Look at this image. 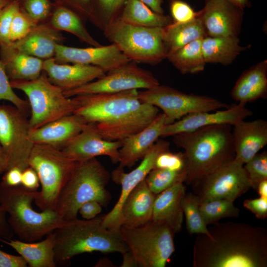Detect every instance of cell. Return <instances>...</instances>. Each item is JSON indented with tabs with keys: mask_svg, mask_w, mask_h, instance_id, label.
Here are the masks:
<instances>
[{
	"mask_svg": "<svg viewBox=\"0 0 267 267\" xmlns=\"http://www.w3.org/2000/svg\"><path fill=\"white\" fill-rule=\"evenodd\" d=\"M210 236L197 234L192 254L194 267H266L267 231L240 222L213 224Z\"/></svg>",
	"mask_w": 267,
	"mask_h": 267,
	"instance_id": "1",
	"label": "cell"
},
{
	"mask_svg": "<svg viewBox=\"0 0 267 267\" xmlns=\"http://www.w3.org/2000/svg\"><path fill=\"white\" fill-rule=\"evenodd\" d=\"M137 89L73 96L74 112L93 124L108 141H122L142 130L158 116V108L140 100Z\"/></svg>",
	"mask_w": 267,
	"mask_h": 267,
	"instance_id": "2",
	"label": "cell"
},
{
	"mask_svg": "<svg viewBox=\"0 0 267 267\" xmlns=\"http://www.w3.org/2000/svg\"><path fill=\"white\" fill-rule=\"evenodd\" d=\"M231 125H216L174 136L186 159L185 181L192 184L235 157Z\"/></svg>",
	"mask_w": 267,
	"mask_h": 267,
	"instance_id": "3",
	"label": "cell"
},
{
	"mask_svg": "<svg viewBox=\"0 0 267 267\" xmlns=\"http://www.w3.org/2000/svg\"><path fill=\"white\" fill-rule=\"evenodd\" d=\"M103 216L90 220L77 218L67 221L53 231L56 264L65 263L84 253L99 252L122 254L129 250L120 232L103 226Z\"/></svg>",
	"mask_w": 267,
	"mask_h": 267,
	"instance_id": "4",
	"label": "cell"
},
{
	"mask_svg": "<svg viewBox=\"0 0 267 267\" xmlns=\"http://www.w3.org/2000/svg\"><path fill=\"white\" fill-rule=\"evenodd\" d=\"M35 191L0 182V204L8 215V223L14 234L25 242L39 241L66 222L55 210L36 211L32 205Z\"/></svg>",
	"mask_w": 267,
	"mask_h": 267,
	"instance_id": "5",
	"label": "cell"
},
{
	"mask_svg": "<svg viewBox=\"0 0 267 267\" xmlns=\"http://www.w3.org/2000/svg\"><path fill=\"white\" fill-rule=\"evenodd\" d=\"M109 172L94 158L76 162L56 202L54 210L66 221L77 218L80 207L94 200L106 206L111 197L106 189Z\"/></svg>",
	"mask_w": 267,
	"mask_h": 267,
	"instance_id": "6",
	"label": "cell"
},
{
	"mask_svg": "<svg viewBox=\"0 0 267 267\" xmlns=\"http://www.w3.org/2000/svg\"><path fill=\"white\" fill-rule=\"evenodd\" d=\"M103 31L131 61L155 65L167 58L164 28L136 26L118 18Z\"/></svg>",
	"mask_w": 267,
	"mask_h": 267,
	"instance_id": "7",
	"label": "cell"
},
{
	"mask_svg": "<svg viewBox=\"0 0 267 267\" xmlns=\"http://www.w3.org/2000/svg\"><path fill=\"white\" fill-rule=\"evenodd\" d=\"M76 162L62 150L34 144L28 165L37 173L41 185V190L35 191L34 201L40 210H54Z\"/></svg>",
	"mask_w": 267,
	"mask_h": 267,
	"instance_id": "8",
	"label": "cell"
},
{
	"mask_svg": "<svg viewBox=\"0 0 267 267\" xmlns=\"http://www.w3.org/2000/svg\"><path fill=\"white\" fill-rule=\"evenodd\" d=\"M119 232L137 267H165L175 252V233L164 222L151 221L136 227L122 225Z\"/></svg>",
	"mask_w": 267,
	"mask_h": 267,
	"instance_id": "9",
	"label": "cell"
},
{
	"mask_svg": "<svg viewBox=\"0 0 267 267\" xmlns=\"http://www.w3.org/2000/svg\"><path fill=\"white\" fill-rule=\"evenodd\" d=\"M10 83L13 89L23 91L28 97L31 130L73 114L76 108L74 98L66 96L60 88L49 82L44 72L33 80Z\"/></svg>",
	"mask_w": 267,
	"mask_h": 267,
	"instance_id": "10",
	"label": "cell"
},
{
	"mask_svg": "<svg viewBox=\"0 0 267 267\" xmlns=\"http://www.w3.org/2000/svg\"><path fill=\"white\" fill-rule=\"evenodd\" d=\"M138 96L141 101L163 110L166 116V125L191 113L213 111L229 106L215 98L187 94L160 85L154 88L138 91Z\"/></svg>",
	"mask_w": 267,
	"mask_h": 267,
	"instance_id": "11",
	"label": "cell"
},
{
	"mask_svg": "<svg viewBox=\"0 0 267 267\" xmlns=\"http://www.w3.org/2000/svg\"><path fill=\"white\" fill-rule=\"evenodd\" d=\"M24 113L13 105H0V145L6 154L7 169L29 167L34 144L30 138L31 128Z\"/></svg>",
	"mask_w": 267,
	"mask_h": 267,
	"instance_id": "12",
	"label": "cell"
},
{
	"mask_svg": "<svg viewBox=\"0 0 267 267\" xmlns=\"http://www.w3.org/2000/svg\"><path fill=\"white\" fill-rule=\"evenodd\" d=\"M160 85L152 72L129 62L105 73L102 77L77 89L63 91L68 97L77 95L117 93L132 89H147Z\"/></svg>",
	"mask_w": 267,
	"mask_h": 267,
	"instance_id": "13",
	"label": "cell"
},
{
	"mask_svg": "<svg viewBox=\"0 0 267 267\" xmlns=\"http://www.w3.org/2000/svg\"><path fill=\"white\" fill-rule=\"evenodd\" d=\"M192 184L199 202L217 199L234 202L251 188L243 165L234 159Z\"/></svg>",
	"mask_w": 267,
	"mask_h": 267,
	"instance_id": "14",
	"label": "cell"
},
{
	"mask_svg": "<svg viewBox=\"0 0 267 267\" xmlns=\"http://www.w3.org/2000/svg\"><path fill=\"white\" fill-rule=\"evenodd\" d=\"M169 150L170 143L166 140L158 139L142 159L140 164L133 171L126 173L123 168L118 167L112 172V179L115 182L121 185V192L112 209L103 216L102 223L104 227L119 232L121 210L127 197L154 168L157 156L161 153Z\"/></svg>",
	"mask_w": 267,
	"mask_h": 267,
	"instance_id": "15",
	"label": "cell"
},
{
	"mask_svg": "<svg viewBox=\"0 0 267 267\" xmlns=\"http://www.w3.org/2000/svg\"><path fill=\"white\" fill-rule=\"evenodd\" d=\"M60 64H81L93 65L105 73L131 61L114 44L107 45L79 48L58 44L53 57Z\"/></svg>",
	"mask_w": 267,
	"mask_h": 267,
	"instance_id": "16",
	"label": "cell"
},
{
	"mask_svg": "<svg viewBox=\"0 0 267 267\" xmlns=\"http://www.w3.org/2000/svg\"><path fill=\"white\" fill-rule=\"evenodd\" d=\"M199 11L207 36H237L242 26L244 9L228 0H205Z\"/></svg>",
	"mask_w": 267,
	"mask_h": 267,
	"instance_id": "17",
	"label": "cell"
},
{
	"mask_svg": "<svg viewBox=\"0 0 267 267\" xmlns=\"http://www.w3.org/2000/svg\"><path fill=\"white\" fill-rule=\"evenodd\" d=\"M210 112L191 113L173 123L166 125L161 137L173 136L212 125H229L233 126L253 114L252 111L246 107V104L242 103L232 104L225 110Z\"/></svg>",
	"mask_w": 267,
	"mask_h": 267,
	"instance_id": "18",
	"label": "cell"
},
{
	"mask_svg": "<svg viewBox=\"0 0 267 267\" xmlns=\"http://www.w3.org/2000/svg\"><path fill=\"white\" fill-rule=\"evenodd\" d=\"M122 141H108L104 139L95 125L88 123L87 127L73 138L62 150L75 162H80L106 156L112 162L119 161V149Z\"/></svg>",
	"mask_w": 267,
	"mask_h": 267,
	"instance_id": "19",
	"label": "cell"
},
{
	"mask_svg": "<svg viewBox=\"0 0 267 267\" xmlns=\"http://www.w3.org/2000/svg\"><path fill=\"white\" fill-rule=\"evenodd\" d=\"M49 82L63 91L72 90L103 76L100 68L81 64H60L54 58L44 60L43 71Z\"/></svg>",
	"mask_w": 267,
	"mask_h": 267,
	"instance_id": "20",
	"label": "cell"
},
{
	"mask_svg": "<svg viewBox=\"0 0 267 267\" xmlns=\"http://www.w3.org/2000/svg\"><path fill=\"white\" fill-rule=\"evenodd\" d=\"M88 124L83 118L73 113L31 130L30 138L34 144L62 150Z\"/></svg>",
	"mask_w": 267,
	"mask_h": 267,
	"instance_id": "21",
	"label": "cell"
},
{
	"mask_svg": "<svg viewBox=\"0 0 267 267\" xmlns=\"http://www.w3.org/2000/svg\"><path fill=\"white\" fill-rule=\"evenodd\" d=\"M233 126L234 160L244 165L267 144V122L242 120Z\"/></svg>",
	"mask_w": 267,
	"mask_h": 267,
	"instance_id": "22",
	"label": "cell"
},
{
	"mask_svg": "<svg viewBox=\"0 0 267 267\" xmlns=\"http://www.w3.org/2000/svg\"><path fill=\"white\" fill-rule=\"evenodd\" d=\"M166 124V116L159 113L147 126L122 141L119 149V167L131 168L142 159L161 137Z\"/></svg>",
	"mask_w": 267,
	"mask_h": 267,
	"instance_id": "23",
	"label": "cell"
},
{
	"mask_svg": "<svg viewBox=\"0 0 267 267\" xmlns=\"http://www.w3.org/2000/svg\"><path fill=\"white\" fill-rule=\"evenodd\" d=\"M65 38L47 22L37 24L23 38L11 43L17 49L43 60L53 58L57 44Z\"/></svg>",
	"mask_w": 267,
	"mask_h": 267,
	"instance_id": "24",
	"label": "cell"
},
{
	"mask_svg": "<svg viewBox=\"0 0 267 267\" xmlns=\"http://www.w3.org/2000/svg\"><path fill=\"white\" fill-rule=\"evenodd\" d=\"M155 196L145 179L140 182L129 193L122 205L121 226L136 227L150 222Z\"/></svg>",
	"mask_w": 267,
	"mask_h": 267,
	"instance_id": "25",
	"label": "cell"
},
{
	"mask_svg": "<svg viewBox=\"0 0 267 267\" xmlns=\"http://www.w3.org/2000/svg\"><path fill=\"white\" fill-rule=\"evenodd\" d=\"M183 182H178L156 195L151 221L167 223L176 233L182 227L183 212L182 203L185 194Z\"/></svg>",
	"mask_w": 267,
	"mask_h": 267,
	"instance_id": "26",
	"label": "cell"
},
{
	"mask_svg": "<svg viewBox=\"0 0 267 267\" xmlns=\"http://www.w3.org/2000/svg\"><path fill=\"white\" fill-rule=\"evenodd\" d=\"M0 60L10 82L33 80L43 71V60L20 51L11 43L0 46Z\"/></svg>",
	"mask_w": 267,
	"mask_h": 267,
	"instance_id": "27",
	"label": "cell"
},
{
	"mask_svg": "<svg viewBox=\"0 0 267 267\" xmlns=\"http://www.w3.org/2000/svg\"><path fill=\"white\" fill-rule=\"evenodd\" d=\"M238 103L246 104L267 95V60L260 61L244 71L231 92Z\"/></svg>",
	"mask_w": 267,
	"mask_h": 267,
	"instance_id": "28",
	"label": "cell"
},
{
	"mask_svg": "<svg viewBox=\"0 0 267 267\" xmlns=\"http://www.w3.org/2000/svg\"><path fill=\"white\" fill-rule=\"evenodd\" d=\"M1 242L15 250L30 267H55L57 265L53 232L40 241L25 242L10 239Z\"/></svg>",
	"mask_w": 267,
	"mask_h": 267,
	"instance_id": "29",
	"label": "cell"
},
{
	"mask_svg": "<svg viewBox=\"0 0 267 267\" xmlns=\"http://www.w3.org/2000/svg\"><path fill=\"white\" fill-rule=\"evenodd\" d=\"M250 46H242L237 36H206L201 43L206 63H219L225 66L230 64Z\"/></svg>",
	"mask_w": 267,
	"mask_h": 267,
	"instance_id": "30",
	"label": "cell"
},
{
	"mask_svg": "<svg viewBox=\"0 0 267 267\" xmlns=\"http://www.w3.org/2000/svg\"><path fill=\"white\" fill-rule=\"evenodd\" d=\"M83 19L72 10L54 4L47 22L59 31L69 32L77 37L81 41L91 46H98L100 44L89 33Z\"/></svg>",
	"mask_w": 267,
	"mask_h": 267,
	"instance_id": "31",
	"label": "cell"
},
{
	"mask_svg": "<svg viewBox=\"0 0 267 267\" xmlns=\"http://www.w3.org/2000/svg\"><path fill=\"white\" fill-rule=\"evenodd\" d=\"M207 36L203 24L198 17L184 23L173 21L164 28V41L168 54L188 43Z\"/></svg>",
	"mask_w": 267,
	"mask_h": 267,
	"instance_id": "32",
	"label": "cell"
},
{
	"mask_svg": "<svg viewBox=\"0 0 267 267\" xmlns=\"http://www.w3.org/2000/svg\"><path fill=\"white\" fill-rule=\"evenodd\" d=\"M118 18L128 24L145 27L164 28L173 21L171 16L154 11L140 0H127Z\"/></svg>",
	"mask_w": 267,
	"mask_h": 267,
	"instance_id": "33",
	"label": "cell"
},
{
	"mask_svg": "<svg viewBox=\"0 0 267 267\" xmlns=\"http://www.w3.org/2000/svg\"><path fill=\"white\" fill-rule=\"evenodd\" d=\"M203 39L194 40L168 54L167 58L182 74L203 71L206 65L201 48Z\"/></svg>",
	"mask_w": 267,
	"mask_h": 267,
	"instance_id": "34",
	"label": "cell"
},
{
	"mask_svg": "<svg viewBox=\"0 0 267 267\" xmlns=\"http://www.w3.org/2000/svg\"><path fill=\"white\" fill-rule=\"evenodd\" d=\"M199 210L207 225L216 223L224 218H236L240 213L233 202L222 199L199 202Z\"/></svg>",
	"mask_w": 267,
	"mask_h": 267,
	"instance_id": "35",
	"label": "cell"
},
{
	"mask_svg": "<svg viewBox=\"0 0 267 267\" xmlns=\"http://www.w3.org/2000/svg\"><path fill=\"white\" fill-rule=\"evenodd\" d=\"M182 206L189 234H204L210 236L207 225L199 210V200L197 196L192 193H185Z\"/></svg>",
	"mask_w": 267,
	"mask_h": 267,
	"instance_id": "36",
	"label": "cell"
},
{
	"mask_svg": "<svg viewBox=\"0 0 267 267\" xmlns=\"http://www.w3.org/2000/svg\"><path fill=\"white\" fill-rule=\"evenodd\" d=\"M185 177L184 171L153 168L144 179L151 191L156 195L178 182H184Z\"/></svg>",
	"mask_w": 267,
	"mask_h": 267,
	"instance_id": "37",
	"label": "cell"
},
{
	"mask_svg": "<svg viewBox=\"0 0 267 267\" xmlns=\"http://www.w3.org/2000/svg\"><path fill=\"white\" fill-rule=\"evenodd\" d=\"M127 0H92L95 26L104 30L118 18Z\"/></svg>",
	"mask_w": 267,
	"mask_h": 267,
	"instance_id": "38",
	"label": "cell"
},
{
	"mask_svg": "<svg viewBox=\"0 0 267 267\" xmlns=\"http://www.w3.org/2000/svg\"><path fill=\"white\" fill-rule=\"evenodd\" d=\"M54 3L50 0H20L19 9L37 24L48 21Z\"/></svg>",
	"mask_w": 267,
	"mask_h": 267,
	"instance_id": "39",
	"label": "cell"
},
{
	"mask_svg": "<svg viewBox=\"0 0 267 267\" xmlns=\"http://www.w3.org/2000/svg\"><path fill=\"white\" fill-rule=\"evenodd\" d=\"M251 188L256 190L259 183L267 179V152L258 153L243 165Z\"/></svg>",
	"mask_w": 267,
	"mask_h": 267,
	"instance_id": "40",
	"label": "cell"
},
{
	"mask_svg": "<svg viewBox=\"0 0 267 267\" xmlns=\"http://www.w3.org/2000/svg\"><path fill=\"white\" fill-rule=\"evenodd\" d=\"M1 100L10 102L27 116L30 113L28 101L21 98L14 92L0 60V100Z\"/></svg>",
	"mask_w": 267,
	"mask_h": 267,
	"instance_id": "41",
	"label": "cell"
},
{
	"mask_svg": "<svg viewBox=\"0 0 267 267\" xmlns=\"http://www.w3.org/2000/svg\"><path fill=\"white\" fill-rule=\"evenodd\" d=\"M186 159L183 153H173L167 150L156 158L154 168L186 172Z\"/></svg>",
	"mask_w": 267,
	"mask_h": 267,
	"instance_id": "42",
	"label": "cell"
},
{
	"mask_svg": "<svg viewBox=\"0 0 267 267\" xmlns=\"http://www.w3.org/2000/svg\"><path fill=\"white\" fill-rule=\"evenodd\" d=\"M36 25L19 9L15 14L11 24L9 34L10 42L13 43L23 38Z\"/></svg>",
	"mask_w": 267,
	"mask_h": 267,
	"instance_id": "43",
	"label": "cell"
},
{
	"mask_svg": "<svg viewBox=\"0 0 267 267\" xmlns=\"http://www.w3.org/2000/svg\"><path fill=\"white\" fill-rule=\"evenodd\" d=\"M20 0H12L0 11V46L11 42L9 34L11 24L16 12L19 9Z\"/></svg>",
	"mask_w": 267,
	"mask_h": 267,
	"instance_id": "44",
	"label": "cell"
},
{
	"mask_svg": "<svg viewBox=\"0 0 267 267\" xmlns=\"http://www.w3.org/2000/svg\"><path fill=\"white\" fill-rule=\"evenodd\" d=\"M54 4L66 7L78 14L84 21L95 25L92 0H50Z\"/></svg>",
	"mask_w": 267,
	"mask_h": 267,
	"instance_id": "45",
	"label": "cell"
},
{
	"mask_svg": "<svg viewBox=\"0 0 267 267\" xmlns=\"http://www.w3.org/2000/svg\"><path fill=\"white\" fill-rule=\"evenodd\" d=\"M170 10L174 22H187L198 17L199 11H195L186 2L182 0H171Z\"/></svg>",
	"mask_w": 267,
	"mask_h": 267,
	"instance_id": "46",
	"label": "cell"
},
{
	"mask_svg": "<svg viewBox=\"0 0 267 267\" xmlns=\"http://www.w3.org/2000/svg\"><path fill=\"white\" fill-rule=\"evenodd\" d=\"M245 208L253 213L259 219L267 217V198L260 197L253 199H246L243 202Z\"/></svg>",
	"mask_w": 267,
	"mask_h": 267,
	"instance_id": "47",
	"label": "cell"
},
{
	"mask_svg": "<svg viewBox=\"0 0 267 267\" xmlns=\"http://www.w3.org/2000/svg\"><path fill=\"white\" fill-rule=\"evenodd\" d=\"M40 184L36 172L29 166L22 171L21 185L30 191H37Z\"/></svg>",
	"mask_w": 267,
	"mask_h": 267,
	"instance_id": "48",
	"label": "cell"
},
{
	"mask_svg": "<svg viewBox=\"0 0 267 267\" xmlns=\"http://www.w3.org/2000/svg\"><path fill=\"white\" fill-rule=\"evenodd\" d=\"M27 265L21 256L11 255L0 250V267H26Z\"/></svg>",
	"mask_w": 267,
	"mask_h": 267,
	"instance_id": "49",
	"label": "cell"
},
{
	"mask_svg": "<svg viewBox=\"0 0 267 267\" xmlns=\"http://www.w3.org/2000/svg\"><path fill=\"white\" fill-rule=\"evenodd\" d=\"M102 211V206L98 202L89 201L84 203L79 208V213L85 220L94 218Z\"/></svg>",
	"mask_w": 267,
	"mask_h": 267,
	"instance_id": "50",
	"label": "cell"
},
{
	"mask_svg": "<svg viewBox=\"0 0 267 267\" xmlns=\"http://www.w3.org/2000/svg\"><path fill=\"white\" fill-rule=\"evenodd\" d=\"M22 171L17 168L13 167L4 172L1 182L9 186H17L21 184Z\"/></svg>",
	"mask_w": 267,
	"mask_h": 267,
	"instance_id": "51",
	"label": "cell"
},
{
	"mask_svg": "<svg viewBox=\"0 0 267 267\" xmlns=\"http://www.w3.org/2000/svg\"><path fill=\"white\" fill-rule=\"evenodd\" d=\"M6 213L0 204V241L11 239L14 233L12 232L6 218Z\"/></svg>",
	"mask_w": 267,
	"mask_h": 267,
	"instance_id": "52",
	"label": "cell"
},
{
	"mask_svg": "<svg viewBox=\"0 0 267 267\" xmlns=\"http://www.w3.org/2000/svg\"><path fill=\"white\" fill-rule=\"evenodd\" d=\"M149 7L154 11L160 13L164 14V11L162 7L163 0H140Z\"/></svg>",
	"mask_w": 267,
	"mask_h": 267,
	"instance_id": "53",
	"label": "cell"
},
{
	"mask_svg": "<svg viewBox=\"0 0 267 267\" xmlns=\"http://www.w3.org/2000/svg\"><path fill=\"white\" fill-rule=\"evenodd\" d=\"M123 257V263L121 264V267H137L136 262L135 259L131 252L128 250L126 252L122 254Z\"/></svg>",
	"mask_w": 267,
	"mask_h": 267,
	"instance_id": "54",
	"label": "cell"
},
{
	"mask_svg": "<svg viewBox=\"0 0 267 267\" xmlns=\"http://www.w3.org/2000/svg\"><path fill=\"white\" fill-rule=\"evenodd\" d=\"M8 161L5 153L0 145V175L4 173L7 169Z\"/></svg>",
	"mask_w": 267,
	"mask_h": 267,
	"instance_id": "55",
	"label": "cell"
},
{
	"mask_svg": "<svg viewBox=\"0 0 267 267\" xmlns=\"http://www.w3.org/2000/svg\"><path fill=\"white\" fill-rule=\"evenodd\" d=\"M256 190H257L260 197L267 198V179L260 182L258 185Z\"/></svg>",
	"mask_w": 267,
	"mask_h": 267,
	"instance_id": "56",
	"label": "cell"
},
{
	"mask_svg": "<svg viewBox=\"0 0 267 267\" xmlns=\"http://www.w3.org/2000/svg\"><path fill=\"white\" fill-rule=\"evenodd\" d=\"M241 8L244 9L245 8L249 7L251 5L250 0H228Z\"/></svg>",
	"mask_w": 267,
	"mask_h": 267,
	"instance_id": "57",
	"label": "cell"
},
{
	"mask_svg": "<svg viewBox=\"0 0 267 267\" xmlns=\"http://www.w3.org/2000/svg\"><path fill=\"white\" fill-rule=\"evenodd\" d=\"M12 0H0V11Z\"/></svg>",
	"mask_w": 267,
	"mask_h": 267,
	"instance_id": "58",
	"label": "cell"
}]
</instances>
